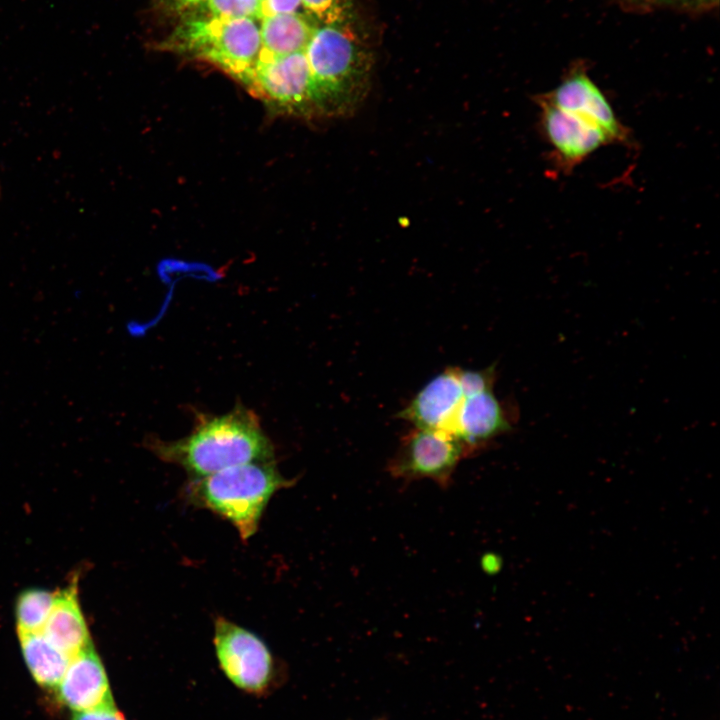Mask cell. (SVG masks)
<instances>
[{"mask_svg": "<svg viewBox=\"0 0 720 720\" xmlns=\"http://www.w3.org/2000/svg\"><path fill=\"white\" fill-rule=\"evenodd\" d=\"M516 420L517 413L511 405L496 397L494 387L464 393L449 434L459 440L471 455L511 431Z\"/></svg>", "mask_w": 720, "mask_h": 720, "instance_id": "9", "label": "cell"}, {"mask_svg": "<svg viewBox=\"0 0 720 720\" xmlns=\"http://www.w3.org/2000/svg\"><path fill=\"white\" fill-rule=\"evenodd\" d=\"M56 688L60 701L73 712L115 706L105 668L92 644L70 658Z\"/></svg>", "mask_w": 720, "mask_h": 720, "instance_id": "12", "label": "cell"}, {"mask_svg": "<svg viewBox=\"0 0 720 720\" xmlns=\"http://www.w3.org/2000/svg\"><path fill=\"white\" fill-rule=\"evenodd\" d=\"M213 646L220 670L240 691L263 697L281 684L280 665L254 632L218 616L214 621Z\"/></svg>", "mask_w": 720, "mask_h": 720, "instance_id": "5", "label": "cell"}, {"mask_svg": "<svg viewBox=\"0 0 720 720\" xmlns=\"http://www.w3.org/2000/svg\"><path fill=\"white\" fill-rule=\"evenodd\" d=\"M77 578L56 592L55 601L41 633L70 658L90 646L91 639L78 600Z\"/></svg>", "mask_w": 720, "mask_h": 720, "instance_id": "13", "label": "cell"}, {"mask_svg": "<svg viewBox=\"0 0 720 720\" xmlns=\"http://www.w3.org/2000/svg\"><path fill=\"white\" fill-rule=\"evenodd\" d=\"M294 482L280 473L274 460L257 461L190 479L185 496L193 505L228 521L240 538L248 541L273 495Z\"/></svg>", "mask_w": 720, "mask_h": 720, "instance_id": "3", "label": "cell"}, {"mask_svg": "<svg viewBox=\"0 0 720 720\" xmlns=\"http://www.w3.org/2000/svg\"><path fill=\"white\" fill-rule=\"evenodd\" d=\"M261 0H205L201 5L209 16L227 19H260Z\"/></svg>", "mask_w": 720, "mask_h": 720, "instance_id": "18", "label": "cell"}, {"mask_svg": "<svg viewBox=\"0 0 720 720\" xmlns=\"http://www.w3.org/2000/svg\"><path fill=\"white\" fill-rule=\"evenodd\" d=\"M21 650L34 680L45 688L60 683L70 657L56 648L41 632L18 633Z\"/></svg>", "mask_w": 720, "mask_h": 720, "instance_id": "15", "label": "cell"}, {"mask_svg": "<svg viewBox=\"0 0 720 720\" xmlns=\"http://www.w3.org/2000/svg\"><path fill=\"white\" fill-rule=\"evenodd\" d=\"M375 720H383V719H375Z\"/></svg>", "mask_w": 720, "mask_h": 720, "instance_id": "23", "label": "cell"}, {"mask_svg": "<svg viewBox=\"0 0 720 720\" xmlns=\"http://www.w3.org/2000/svg\"><path fill=\"white\" fill-rule=\"evenodd\" d=\"M463 398L461 368L449 367L428 381L397 416L414 428L449 434Z\"/></svg>", "mask_w": 720, "mask_h": 720, "instance_id": "11", "label": "cell"}, {"mask_svg": "<svg viewBox=\"0 0 720 720\" xmlns=\"http://www.w3.org/2000/svg\"><path fill=\"white\" fill-rule=\"evenodd\" d=\"M625 8L637 11L671 9L679 11H703L714 7L718 0H616Z\"/></svg>", "mask_w": 720, "mask_h": 720, "instance_id": "19", "label": "cell"}, {"mask_svg": "<svg viewBox=\"0 0 720 720\" xmlns=\"http://www.w3.org/2000/svg\"><path fill=\"white\" fill-rule=\"evenodd\" d=\"M469 455L467 448L446 432L413 428L401 439L387 470L406 483L430 479L447 488L458 464Z\"/></svg>", "mask_w": 720, "mask_h": 720, "instance_id": "7", "label": "cell"}, {"mask_svg": "<svg viewBox=\"0 0 720 720\" xmlns=\"http://www.w3.org/2000/svg\"><path fill=\"white\" fill-rule=\"evenodd\" d=\"M301 5L302 0H261L260 19L279 14L297 13Z\"/></svg>", "mask_w": 720, "mask_h": 720, "instance_id": "20", "label": "cell"}, {"mask_svg": "<svg viewBox=\"0 0 720 720\" xmlns=\"http://www.w3.org/2000/svg\"><path fill=\"white\" fill-rule=\"evenodd\" d=\"M245 85L281 111L306 119L319 118L304 51L284 56L259 55Z\"/></svg>", "mask_w": 720, "mask_h": 720, "instance_id": "6", "label": "cell"}, {"mask_svg": "<svg viewBox=\"0 0 720 720\" xmlns=\"http://www.w3.org/2000/svg\"><path fill=\"white\" fill-rule=\"evenodd\" d=\"M164 47L214 64L246 84L260 54V30L249 18L188 17L176 26Z\"/></svg>", "mask_w": 720, "mask_h": 720, "instance_id": "4", "label": "cell"}, {"mask_svg": "<svg viewBox=\"0 0 720 720\" xmlns=\"http://www.w3.org/2000/svg\"><path fill=\"white\" fill-rule=\"evenodd\" d=\"M56 592L31 588L23 591L16 601L18 633L41 632L55 601Z\"/></svg>", "mask_w": 720, "mask_h": 720, "instance_id": "16", "label": "cell"}, {"mask_svg": "<svg viewBox=\"0 0 720 720\" xmlns=\"http://www.w3.org/2000/svg\"><path fill=\"white\" fill-rule=\"evenodd\" d=\"M205 0H162V7L170 13H183L201 5Z\"/></svg>", "mask_w": 720, "mask_h": 720, "instance_id": "22", "label": "cell"}, {"mask_svg": "<svg viewBox=\"0 0 720 720\" xmlns=\"http://www.w3.org/2000/svg\"><path fill=\"white\" fill-rule=\"evenodd\" d=\"M557 108L575 114L599 127L612 143H626L628 130L610 102L587 72L575 67L553 90L540 95Z\"/></svg>", "mask_w": 720, "mask_h": 720, "instance_id": "10", "label": "cell"}, {"mask_svg": "<svg viewBox=\"0 0 720 720\" xmlns=\"http://www.w3.org/2000/svg\"><path fill=\"white\" fill-rule=\"evenodd\" d=\"M261 20L259 55L284 56L303 52L317 28L299 13L267 16Z\"/></svg>", "mask_w": 720, "mask_h": 720, "instance_id": "14", "label": "cell"}, {"mask_svg": "<svg viewBox=\"0 0 720 720\" xmlns=\"http://www.w3.org/2000/svg\"><path fill=\"white\" fill-rule=\"evenodd\" d=\"M146 447L161 461L201 478L244 463L274 460V446L256 413L238 403L222 415L199 413L192 431L177 440L154 436Z\"/></svg>", "mask_w": 720, "mask_h": 720, "instance_id": "1", "label": "cell"}, {"mask_svg": "<svg viewBox=\"0 0 720 720\" xmlns=\"http://www.w3.org/2000/svg\"><path fill=\"white\" fill-rule=\"evenodd\" d=\"M72 720H126L116 705L85 712H74Z\"/></svg>", "mask_w": 720, "mask_h": 720, "instance_id": "21", "label": "cell"}, {"mask_svg": "<svg viewBox=\"0 0 720 720\" xmlns=\"http://www.w3.org/2000/svg\"><path fill=\"white\" fill-rule=\"evenodd\" d=\"M347 24L317 27L305 49L319 118H346L365 100L371 61Z\"/></svg>", "mask_w": 720, "mask_h": 720, "instance_id": "2", "label": "cell"}, {"mask_svg": "<svg viewBox=\"0 0 720 720\" xmlns=\"http://www.w3.org/2000/svg\"><path fill=\"white\" fill-rule=\"evenodd\" d=\"M536 102L543 135L559 169L568 172L602 146L613 144L593 123L557 108L541 96L536 97Z\"/></svg>", "mask_w": 720, "mask_h": 720, "instance_id": "8", "label": "cell"}, {"mask_svg": "<svg viewBox=\"0 0 720 720\" xmlns=\"http://www.w3.org/2000/svg\"><path fill=\"white\" fill-rule=\"evenodd\" d=\"M302 6L322 25L347 24L352 18V0H302Z\"/></svg>", "mask_w": 720, "mask_h": 720, "instance_id": "17", "label": "cell"}]
</instances>
